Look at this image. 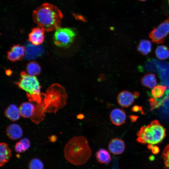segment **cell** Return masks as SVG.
<instances>
[{
    "label": "cell",
    "mask_w": 169,
    "mask_h": 169,
    "mask_svg": "<svg viewBox=\"0 0 169 169\" xmlns=\"http://www.w3.org/2000/svg\"><path fill=\"white\" fill-rule=\"evenodd\" d=\"M44 98L35 107L31 120L36 123L41 121L45 112H56L64 107L66 103L67 95L64 88L58 84L51 85L45 94H42Z\"/></svg>",
    "instance_id": "obj_1"
},
{
    "label": "cell",
    "mask_w": 169,
    "mask_h": 169,
    "mask_svg": "<svg viewBox=\"0 0 169 169\" xmlns=\"http://www.w3.org/2000/svg\"><path fill=\"white\" fill-rule=\"evenodd\" d=\"M63 16L57 7L48 3H43L33 13L35 23L48 32L60 28Z\"/></svg>",
    "instance_id": "obj_2"
},
{
    "label": "cell",
    "mask_w": 169,
    "mask_h": 169,
    "mask_svg": "<svg viewBox=\"0 0 169 169\" xmlns=\"http://www.w3.org/2000/svg\"><path fill=\"white\" fill-rule=\"evenodd\" d=\"M66 159L75 165L84 164L91 156V151L86 138L83 136L74 137L65 145L64 150Z\"/></svg>",
    "instance_id": "obj_3"
},
{
    "label": "cell",
    "mask_w": 169,
    "mask_h": 169,
    "mask_svg": "<svg viewBox=\"0 0 169 169\" xmlns=\"http://www.w3.org/2000/svg\"><path fill=\"white\" fill-rule=\"evenodd\" d=\"M137 141L143 144L161 143L166 136V130L159 121L155 120L142 127L137 133Z\"/></svg>",
    "instance_id": "obj_4"
},
{
    "label": "cell",
    "mask_w": 169,
    "mask_h": 169,
    "mask_svg": "<svg viewBox=\"0 0 169 169\" xmlns=\"http://www.w3.org/2000/svg\"><path fill=\"white\" fill-rule=\"evenodd\" d=\"M18 87L25 91L28 99L30 101H34L40 103L42 100L40 92L41 86L35 76L27 74L23 71L20 73V78L16 83Z\"/></svg>",
    "instance_id": "obj_5"
},
{
    "label": "cell",
    "mask_w": 169,
    "mask_h": 169,
    "mask_svg": "<svg viewBox=\"0 0 169 169\" xmlns=\"http://www.w3.org/2000/svg\"><path fill=\"white\" fill-rule=\"evenodd\" d=\"M75 35L74 32L71 28H59L54 34V43L58 47H68L72 43Z\"/></svg>",
    "instance_id": "obj_6"
},
{
    "label": "cell",
    "mask_w": 169,
    "mask_h": 169,
    "mask_svg": "<svg viewBox=\"0 0 169 169\" xmlns=\"http://www.w3.org/2000/svg\"><path fill=\"white\" fill-rule=\"evenodd\" d=\"M169 34V18L166 19L157 27L154 28L149 33L151 41L156 44L162 43Z\"/></svg>",
    "instance_id": "obj_7"
},
{
    "label": "cell",
    "mask_w": 169,
    "mask_h": 169,
    "mask_svg": "<svg viewBox=\"0 0 169 169\" xmlns=\"http://www.w3.org/2000/svg\"><path fill=\"white\" fill-rule=\"evenodd\" d=\"M25 48V58L28 60L34 59L40 56L44 52L42 46H35L28 42L26 43Z\"/></svg>",
    "instance_id": "obj_8"
},
{
    "label": "cell",
    "mask_w": 169,
    "mask_h": 169,
    "mask_svg": "<svg viewBox=\"0 0 169 169\" xmlns=\"http://www.w3.org/2000/svg\"><path fill=\"white\" fill-rule=\"evenodd\" d=\"M45 31L44 28L40 27L33 28L29 34V41L34 45L40 44L44 40Z\"/></svg>",
    "instance_id": "obj_9"
},
{
    "label": "cell",
    "mask_w": 169,
    "mask_h": 169,
    "mask_svg": "<svg viewBox=\"0 0 169 169\" xmlns=\"http://www.w3.org/2000/svg\"><path fill=\"white\" fill-rule=\"evenodd\" d=\"M111 122L114 125L120 126L125 122L126 115L125 112L122 109L115 108L112 110L110 114Z\"/></svg>",
    "instance_id": "obj_10"
},
{
    "label": "cell",
    "mask_w": 169,
    "mask_h": 169,
    "mask_svg": "<svg viewBox=\"0 0 169 169\" xmlns=\"http://www.w3.org/2000/svg\"><path fill=\"white\" fill-rule=\"evenodd\" d=\"M134 94L127 90H123L117 95V101L118 104L124 107H128L131 106L134 100Z\"/></svg>",
    "instance_id": "obj_11"
},
{
    "label": "cell",
    "mask_w": 169,
    "mask_h": 169,
    "mask_svg": "<svg viewBox=\"0 0 169 169\" xmlns=\"http://www.w3.org/2000/svg\"><path fill=\"white\" fill-rule=\"evenodd\" d=\"M125 147V145L124 141L118 138L112 139L108 145L110 151L115 155H120L123 153Z\"/></svg>",
    "instance_id": "obj_12"
},
{
    "label": "cell",
    "mask_w": 169,
    "mask_h": 169,
    "mask_svg": "<svg viewBox=\"0 0 169 169\" xmlns=\"http://www.w3.org/2000/svg\"><path fill=\"white\" fill-rule=\"evenodd\" d=\"M6 134L9 138L15 140L22 137L23 131L20 125L16 124L8 125L6 129Z\"/></svg>",
    "instance_id": "obj_13"
},
{
    "label": "cell",
    "mask_w": 169,
    "mask_h": 169,
    "mask_svg": "<svg viewBox=\"0 0 169 169\" xmlns=\"http://www.w3.org/2000/svg\"><path fill=\"white\" fill-rule=\"evenodd\" d=\"M19 108L20 116L24 118H28L33 115L35 107L30 102H25L21 104Z\"/></svg>",
    "instance_id": "obj_14"
},
{
    "label": "cell",
    "mask_w": 169,
    "mask_h": 169,
    "mask_svg": "<svg viewBox=\"0 0 169 169\" xmlns=\"http://www.w3.org/2000/svg\"><path fill=\"white\" fill-rule=\"evenodd\" d=\"M11 150L8 145L5 142L0 144V166H2L9 160L11 156Z\"/></svg>",
    "instance_id": "obj_15"
},
{
    "label": "cell",
    "mask_w": 169,
    "mask_h": 169,
    "mask_svg": "<svg viewBox=\"0 0 169 169\" xmlns=\"http://www.w3.org/2000/svg\"><path fill=\"white\" fill-rule=\"evenodd\" d=\"M4 115L9 120L13 121L18 120L20 116L19 108L14 104L9 105L6 108Z\"/></svg>",
    "instance_id": "obj_16"
},
{
    "label": "cell",
    "mask_w": 169,
    "mask_h": 169,
    "mask_svg": "<svg viewBox=\"0 0 169 169\" xmlns=\"http://www.w3.org/2000/svg\"><path fill=\"white\" fill-rule=\"evenodd\" d=\"M97 161L101 164H107L111 160L110 155L106 149L101 148L98 150L95 154Z\"/></svg>",
    "instance_id": "obj_17"
},
{
    "label": "cell",
    "mask_w": 169,
    "mask_h": 169,
    "mask_svg": "<svg viewBox=\"0 0 169 169\" xmlns=\"http://www.w3.org/2000/svg\"><path fill=\"white\" fill-rule=\"evenodd\" d=\"M141 82L143 86L151 89L155 87L157 84V80L155 75L152 73H147L142 77Z\"/></svg>",
    "instance_id": "obj_18"
},
{
    "label": "cell",
    "mask_w": 169,
    "mask_h": 169,
    "mask_svg": "<svg viewBox=\"0 0 169 169\" xmlns=\"http://www.w3.org/2000/svg\"><path fill=\"white\" fill-rule=\"evenodd\" d=\"M152 49V44L148 40H141L137 47V50L141 54L146 55L150 53Z\"/></svg>",
    "instance_id": "obj_19"
},
{
    "label": "cell",
    "mask_w": 169,
    "mask_h": 169,
    "mask_svg": "<svg viewBox=\"0 0 169 169\" xmlns=\"http://www.w3.org/2000/svg\"><path fill=\"white\" fill-rule=\"evenodd\" d=\"M155 54L160 59L165 60L169 57V49L164 45L158 46L156 49Z\"/></svg>",
    "instance_id": "obj_20"
},
{
    "label": "cell",
    "mask_w": 169,
    "mask_h": 169,
    "mask_svg": "<svg viewBox=\"0 0 169 169\" xmlns=\"http://www.w3.org/2000/svg\"><path fill=\"white\" fill-rule=\"evenodd\" d=\"M26 69L28 74L33 76L39 74L41 71L40 65L35 61L28 63L27 64Z\"/></svg>",
    "instance_id": "obj_21"
},
{
    "label": "cell",
    "mask_w": 169,
    "mask_h": 169,
    "mask_svg": "<svg viewBox=\"0 0 169 169\" xmlns=\"http://www.w3.org/2000/svg\"><path fill=\"white\" fill-rule=\"evenodd\" d=\"M166 86L163 85H157L154 87L151 92L153 96L155 98L161 97L165 93Z\"/></svg>",
    "instance_id": "obj_22"
},
{
    "label": "cell",
    "mask_w": 169,
    "mask_h": 169,
    "mask_svg": "<svg viewBox=\"0 0 169 169\" xmlns=\"http://www.w3.org/2000/svg\"><path fill=\"white\" fill-rule=\"evenodd\" d=\"M29 169H44L43 162L38 158H35L31 159L28 164Z\"/></svg>",
    "instance_id": "obj_23"
},
{
    "label": "cell",
    "mask_w": 169,
    "mask_h": 169,
    "mask_svg": "<svg viewBox=\"0 0 169 169\" xmlns=\"http://www.w3.org/2000/svg\"><path fill=\"white\" fill-rule=\"evenodd\" d=\"M22 57L17 52L11 49L7 53L8 59L13 62L20 60Z\"/></svg>",
    "instance_id": "obj_24"
},
{
    "label": "cell",
    "mask_w": 169,
    "mask_h": 169,
    "mask_svg": "<svg viewBox=\"0 0 169 169\" xmlns=\"http://www.w3.org/2000/svg\"><path fill=\"white\" fill-rule=\"evenodd\" d=\"M161 156L164 160L165 168L169 169V144L166 146Z\"/></svg>",
    "instance_id": "obj_25"
},
{
    "label": "cell",
    "mask_w": 169,
    "mask_h": 169,
    "mask_svg": "<svg viewBox=\"0 0 169 169\" xmlns=\"http://www.w3.org/2000/svg\"><path fill=\"white\" fill-rule=\"evenodd\" d=\"M14 149L16 152L18 153H23L26 151L24 146L20 141L16 143Z\"/></svg>",
    "instance_id": "obj_26"
},
{
    "label": "cell",
    "mask_w": 169,
    "mask_h": 169,
    "mask_svg": "<svg viewBox=\"0 0 169 169\" xmlns=\"http://www.w3.org/2000/svg\"><path fill=\"white\" fill-rule=\"evenodd\" d=\"M149 101L151 106L153 107H155L158 105L157 101L154 98H151L149 100Z\"/></svg>",
    "instance_id": "obj_27"
},
{
    "label": "cell",
    "mask_w": 169,
    "mask_h": 169,
    "mask_svg": "<svg viewBox=\"0 0 169 169\" xmlns=\"http://www.w3.org/2000/svg\"><path fill=\"white\" fill-rule=\"evenodd\" d=\"M151 150L152 153L154 154H158L160 151L159 148L156 146H154Z\"/></svg>",
    "instance_id": "obj_28"
},
{
    "label": "cell",
    "mask_w": 169,
    "mask_h": 169,
    "mask_svg": "<svg viewBox=\"0 0 169 169\" xmlns=\"http://www.w3.org/2000/svg\"><path fill=\"white\" fill-rule=\"evenodd\" d=\"M74 16L75 17L78 19L82 20L83 21H85L86 19L85 18L81 15H78L75 14Z\"/></svg>",
    "instance_id": "obj_29"
},
{
    "label": "cell",
    "mask_w": 169,
    "mask_h": 169,
    "mask_svg": "<svg viewBox=\"0 0 169 169\" xmlns=\"http://www.w3.org/2000/svg\"><path fill=\"white\" fill-rule=\"evenodd\" d=\"M141 108L140 107H139L138 106L136 105L134 106L131 109L132 111L134 112H137L139 110H141Z\"/></svg>",
    "instance_id": "obj_30"
},
{
    "label": "cell",
    "mask_w": 169,
    "mask_h": 169,
    "mask_svg": "<svg viewBox=\"0 0 169 169\" xmlns=\"http://www.w3.org/2000/svg\"><path fill=\"white\" fill-rule=\"evenodd\" d=\"M57 138L56 136L53 135L50 137V140L52 142H55L57 140Z\"/></svg>",
    "instance_id": "obj_31"
},
{
    "label": "cell",
    "mask_w": 169,
    "mask_h": 169,
    "mask_svg": "<svg viewBox=\"0 0 169 169\" xmlns=\"http://www.w3.org/2000/svg\"><path fill=\"white\" fill-rule=\"evenodd\" d=\"M84 117V115L82 114H79L77 115V118L79 120H82Z\"/></svg>",
    "instance_id": "obj_32"
},
{
    "label": "cell",
    "mask_w": 169,
    "mask_h": 169,
    "mask_svg": "<svg viewBox=\"0 0 169 169\" xmlns=\"http://www.w3.org/2000/svg\"><path fill=\"white\" fill-rule=\"evenodd\" d=\"M129 117L133 122L135 121L137 118V116L133 115H131Z\"/></svg>",
    "instance_id": "obj_33"
},
{
    "label": "cell",
    "mask_w": 169,
    "mask_h": 169,
    "mask_svg": "<svg viewBox=\"0 0 169 169\" xmlns=\"http://www.w3.org/2000/svg\"><path fill=\"white\" fill-rule=\"evenodd\" d=\"M153 146V144H149L147 146V148L149 150H151Z\"/></svg>",
    "instance_id": "obj_34"
},
{
    "label": "cell",
    "mask_w": 169,
    "mask_h": 169,
    "mask_svg": "<svg viewBox=\"0 0 169 169\" xmlns=\"http://www.w3.org/2000/svg\"><path fill=\"white\" fill-rule=\"evenodd\" d=\"M6 73L8 75H10L12 74V71L10 70H7L6 71Z\"/></svg>",
    "instance_id": "obj_35"
},
{
    "label": "cell",
    "mask_w": 169,
    "mask_h": 169,
    "mask_svg": "<svg viewBox=\"0 0 169 169\" xmlns=\"http://www.w3.org/2000/svg\"><path fill=\"white\" fill-rule=\"evenodd\" d=\"M149 160L151 161H153L155 159V157L153 156H151L149 157Z\"/></svg>",
    "instance_id": "obj_36"
},
{
    "label": "cell",
    "mask_w": 169,
    "mask_h": 169,
    "mask_svg": "<svg viewBox=\"0 0 169 169\" xmlns=\"http://www.w3.org/2000/svg\"><path fill=\"white\" fill-rule=\"evenodd\" d=\"M134 96L135 97L137 98L138 97L139 95L137 92H135L134 93Z\"/></svg>",
    "instance_id": "obj_37"
},
{
    "label": "cell",
    "mask_w": 169,
    "mask_h": 169,
    "mask_svg": "<svg viewBox=\"0 0 169 169\" xmlns=\"http://www.w3.org/2000/svg\"><path fill=\"white\" fill-rule=\"evenodd\" d=\"M139 0L140 1H145L146 0Z\"/></svg>",
    "instance_id": "obj_38"
},
{
    "label": "cell",
    "mask_w": 169,
    "mask_h": 169,
    "mask_svg": "<svg viewBox=\"0 0 169 169\" xmlns=\"http://www.w3.org/2000/svg\"><path fill=\"white\" fill-rule=\"evenodd\" d=\"M168 3L169 4V0H168Z\"/></svg>",
    "instance_id": "obj_39"
}]
</instances>
